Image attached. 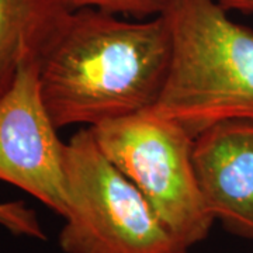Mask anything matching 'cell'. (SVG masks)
<instances>
[{"label": "cell", "mask_w": 253, "mask_h": 253, "mask_svg": "<svg viewBox=\"0 0 253 253\" xmlns=\"http://www.w3.org/2000/svg\"><path fill=\"white\" fill-rule=\"evenodd\" d=\"M69 11L63 0H0V96L21 62L40 56Z\"/></svg>", "instance_id": "obj_7"}, {"label": "cell", "mask_w": 253, "mask_h": 253, "mask_svg": "<svg viewBox=\"0 0 253 253\" xmlns=\"http://www.w3.org/2000/svg\"><path fill=\"white\" fill-rule=\"evenodd\" d=\"M42 100L38 58L18 66L0 96V180L28 193L63 218L66 142Z\"/></svg>", "instance_id": "obj_5"}, {"label": "cell", "mask_w": 253, "mask_h": 253, "mask_svg": "<svg viewBox=\"0 0 253 253\" xmlns=\"http://www.w3.org/2000/svg\"><path fill=\"white\" fill-rule=\"evenodd\" d=\"M226 11H239L253 14V0H217Z\"/></svg>", "instance_id": "obj_10"}, {"label": "cell", "mask_w": 253, "mask_h": 253, "mask_svg": "<svg viewBox=\"0 0 253 253\" xmlns=\"http://www.w3.org/2000/svg\"><path fill=\"white\" fill-rule=\"evenodd\" d=\"M217 0H168L172 61L152 111L193 138L228 120L253 121V31Z\"/></svg>", "instance_id": "obj_2"}, {"label": "cell", "mask_w": 253, "mask_h": 253, "mask_svg": "<svg viewBox=\"0 0 253 253\" xmlns=\"http://www.w3.org/2000/svg\"><path fill=\"white\" fill-rule=\"evenodd\" d=\"M89 128L101 152L184 248L207 238L215 219L194 172V138L183 126L149 109Z\"/></svg>", "instance_id": "obj_4"}, {"label": "cell", "mask_w": 253, "mask_h": 253, "mask_svg": "<svg viewBox=\"0 0 253 253\" xmlns=\"http://www.w3.org/2000/svg\"><path fill=\"white\" fill-rule=\"evenodd\" d=\"M193 166L211 215L253 239V121L228 120L194 138Z\"/></svg>", "instance_id": "obj_6"}, {"label": "cell", "mask_w": 253, "mask_h": 253, "mask_svg": "<svg viewBox=\"0 0 253 253\" xmlns=\"http://www.w3.org/2000/svg\"><path fill=\"white\" fill-rule=\"evenodd\" d=\"M63 253H187L135 184L101 152L90 128L66 142Z\"/></svg>", "instance_id": "obj_3"}, {"label": "cell", "mask_w": 253, "mask_h": 253, "mask_svg": "<svg viewBox=\"0 0 253 253\" xmlns=\"http://www.w3.org/2000/svg\"><path fill=\"white\" fill-rule=\"evenodd\" d=\"M71 10L82 7L104 10L126 17H155L162 14L168 0H63Z\"/></svg>", "instance_id": "obj_8"}, {"label": "cell", "mask_w": 253, "mask_h": 253, "mask_svg": "<svg viewBox=\"0 0 253 253\" xmlns=\"http://www.w3.org/2000/svg\"><path fill=\"white\" fill-rule=\"evenodd\" d=\"M0 226L13 235L27 236L40 241L46 239L37 212L24 201L0 203Z\"/></svg>", "instance_id": "obj_9"}, {"label": "cell", "mask_w": 253, "mask_h": 253, "mask_svg": "<svg viewBox=\"0 0 253 253\" xmlns=\"http://www.w3.org/2000/svg\"><path fill=\"white\" fill-rule=\"evenodd\" d=\"M170 61L163 14L126 20L93 7L71 10L38 56L42 100L58 129L96 126L152 109Z\"/></svg>", "instance_id": "obj_1"}]
</instances>
